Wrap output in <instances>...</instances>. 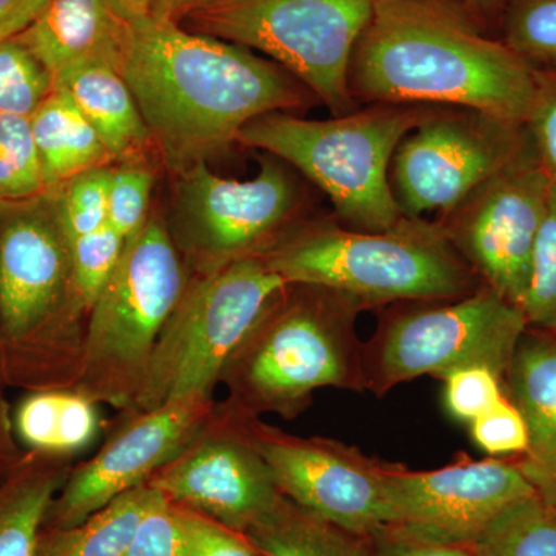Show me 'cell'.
<instances>
[{"instance_id": "6da1fadb", "label": "cell", "mask_w": 556, "mask_h": 556, "mask_svg": "<svg viewBox=\"0 0 556 556\" xmlns=\"http://www.w3.org/2000/svg\"><path fill=\"white\" fill-rule=\"evenodd\" d=\"M118 72L172 177L225 153L260 116L305 101L276 62L164 17L130 25Z\"/></svg>"}, {"instance_id": "7a4b0ae2", "label": "cell", "mask_w": 556, "mask_h": 556, "mask_svg": "<svg viewBox=\"0 0 556 556\" xmlns=\"http://www.w3.org/2000/svg\"><path fill=\"white\" fill-rule=\"evenodd\" d=\"M350 89L354 100L475 110L525 126L535 65L481 33L456 0H376Z\"/></svg>"}, {"instance_id": "3957f363", "label": "cell", "mask_w": 556, "mask_h": 556, "mask_svg": "<svg viewBox=\"0 0 556 556\" xmlns=\"http://www.w3.org/2000/svg\"><path fill=\"white\" fill-rule=\"evenodd\" d=\"M364 300L314 285H288L223 368L229 407L291 420L320 388L364 393Z\"/></svg>"}, {"instance_id": "277c9868", "label": "cell", "mask_w": 556, "mask_h": 556, "mask_svg": "<svg viewBox=\"0 0 556 556\" xmlns=\"http://www.w3.org/2000/svg\"><path fill=\"white\" fill-rule=\"evenodd\" d=\"M263 257L288 285L334 289L371 309L466 298L482 285L441 225L426 218L404 217L382 232L328 219L295 225Z\"/></svg>"}, {"instance_id": "5b68a950", "label": "cell", "mask_w": 556, "mask_h": 556, "mask_svg": "<svg viewBox=\"0 0 556 556\" xmlns=\"http://www.w3.org/2000/svg\"><path fill=\"white\" fill-rule=\"evenodd\" d=\"M60 189L0 203V353L9 368L78 379L84 318Z\"/></svg>"}, {"instance_id": "8992f818", "label": "cell", "mask_w": 556, "mask_h": 556, "mask_svg": "<svg viewBox=\"0 0 556 556\" xmlns=\"http://www.w3.org/2000/svg\"><path fill=\"white\" fill-rule=\"evenodd\" d=\"M426 105L376 104L331 119L268 113L240 131L237 144L262 150L327 193L340 225L382 232L404 215L390 169L402 139L427 115Z\"/></svg>"}, {"instance_id": "52a82bcc", "label": "cell", "mask_w": 556, "mask_h": 556, "mask_svg": "<svg viewBox=\"0 0 556 556\" xmlns=\"http://www.w3.org/2000/svg\"><path fill=\"white\" fill-rule=\"evenodd\" d=\"M188 283L166 218L150 215L91 306L75 390L115 408H134L156 340Z\"/></svg>"}, {"instance_id": "ba28073f", "label": "cell", "mask_w": 556, "mask_h": 556, "mask_svg": "<svg viewBox=\"0 0 556 556\" xmlns=\"http://www.w3.org/2000/svg\"><path fill=\"white\" fill-rule=\"evenodd\" d=\"M376 0H185L186 30L257 50L334 112L354 109L350 65Z\"/></svg>"}, {"instance_id": "9c48e42d", "label": "cell", "mask_w": 556, "mask_h": 556, "mask_svg": "<svg viewBox=\"0 0 556 556\" xmlns=\"http://www.w3.org/2000/svg\"><path fill=\"white\" fill-rule=\"evenodd\" d=\"M287 287L263 255L189 278L153 348L134 408L212 397L233 351Z\"/></svg>"}, {"instance_id": "30bf717a", "label": "cell", "mask_w": 556, "mask_h": 556, "mask_svg": "<svg viewBox=\"0 0 556 556\" xmlns=\"http://www.w3.org/2000/svg\"><path fill=\"white\" fill-rule=\"evenodd\" d=\"M407 303L380 318L364 343L365 386L376 397L422 376L444 380L471 367L504 380L529 328L522 309L485 285L466 298Z\"/></svg>"}, {"instance_id": "8fae6325", "label": "cell", "mask_w": 556, "mask_h": 556, "mask_svg": "<svg viewBox=\"0 0 556 556\" xmlns=\"http://www.w3.org/2000/svg\"><path fill=\"white\" fill-rule=\"evenodd\" d=\"M167 229L195 276L265 255L292 226L300 192L289 166L263 153L248 179L219 177L199 163L174 175Z\"/></svg>"}, {"instance_id": "7c38bea8", "label": "cell", "mask_w": 556, "mask_h": 556, "mask_svg": "<svg viewBox=\"0 0 556 556\" xmlns=\"http://www.w3.org/2000/svg\"><path fill=\"white\" fill-rule=\"evenodd\" d=\"M527 142L525 126L485 113L428 112L405 135L391 161V188L402 215L450 214L517 159Z\"/></svg>"}, {"instance_id": "4fadbf2b", "label": "cell", "mask_w": 556, "mask_h": 556, "mask_svg": "<svg viewBox=\"0 0 556 556\" xmlns=\"http://www.w3.org/2000/svg\"><path fill=\"white\" fill-rule=\"evenodd\" d=\"M554 178L532 141L439 222L482 285L521 308Z\"/></svg>"}, {"instance_id": "5bb4252c", "label": "cell", "mask_w": 556, "mask_h": 556, "mask_svg": "<svg viewBox=\"0 0 556 556\" xmlns=\"http://www.w3.org/2000/svg\"><path fill=\"white\" fill-rule=\"evenodd\" d=\"M241 419L281 495L356 535L388 525L390 464L336 439L292 437L258 417Z\"/></svg>"}, {"instance_id": "9a60e30c", "label": "cell", "mask_w": 556, "mask_h": 556, "mask_svg": "<svg viewBox=\"0 0 556 556\" xmlns=\"http://www.w3.org/2000/svg\"><path fill=\"white\" fill-rule=\"evenodd\" d=\"M386 490L387 526L467 547L508 507L536 495L514 456L477 460L464 453L430 471L390 464Z\"/></svg>"}, {"instance_id": "2e32d148", "label": "cell", "mask_w": 556, "mask_h": 556, "mask_svg": "<svg viewBox=\"0 0 556 556\" xmlns=\"http://www.w3.org/2000/svg\"><path fill=\"white\" fill-rule=\"evenodd\" d=\"M212 397L189 396L137 412L93 459L70 470L51 504L46 529H70L115 497L146 485L211 422Z\"/></svg>"}, {"instance_id": "e0dca14e", "label": "cell", "mask_w": 556, "mask_h": 556, "mask_svg": "<svg viewBox=\"0 0 556 556\" xmlns=\"http://www.w3.org/2000/svg\"><path fill=\"white\" fill-rule=\"evenodd\" d=\"M149 485L178 506L243 535L281 493L236 409L215 412L206 428Z\"/></svg>"}, {"instance_id": "ac0fdd59", "label": "cell", "mask_w": 556, "mask_h": 556, "mask_svg": "<svg viewBox=\"0 0 556 556\" xmlns=\"http://www.w3.org/2000/svg\"><path fill=\"white\" fill-rule=\"evenodd\" d=\"M504 394L529 431L526 452L514 456L519 470L556 508V332L527 328L504 376Z\"/></svg>"}, {"instance_id": "d6986e66", "label": "cell", "mask_w": 556, "mask_h": 556, "mask_svg": "<svg viewBox=\"0 0 556 556\" xmlns=\"http://www.w3.org/2000/svg\"><path fill=\"white\" fill-rule=\"evenodd\" d=\"M129 30L109 0H50L16 38L56 78L64 70L90 62L118 70Z\"/></svg>"}, {"instance_id": "ffe728a7", "label": "cell", "mask_w": 556, "mask_h": 556, "mask_svg": "<svg viewBox=\"0 0 556 556\" xmlns=\"http://www.w3.org/2000/svg\"><path fill=\"white\" fill-rule=\"evenodd\" d=\"M54 87L67 91L116 163L159 160L148 124L118 70L100 62L75 65L54 78Z\"/></svg>"}, {"instance_id": "44dd1931", "label": "cell", "mask_w": 556, "mask_h": 556, "mask_svg": "<svg viewBox=\"0 0 556 556\" xmlns=\"http://www.w3.org/2000/svg\"><path fill=\"white\" fill-rule=\"evenodd\" d=\"M68 473L64 457L31 453L0 479V556H36L47 515Z\"/></svg>"}, {"instance_id": "7402d4cb", "label": "cell", "mask_w": 556, "mask_h": 556, "mask_svg": "<svg viewBox=\"0 0 556 556\" xmlns=\"http://www.w3.org/2000/svg\"><path fill=\"white\" fill-rule=\"evenodd\" d=\"M30 121L47 189L116 164L100 135L60 87H54Z\"/></svg>"}, {"instance_id": "603a6c76", "label": "cell", "mask_w": 556, "mask_h": 556, "mask_svg": "<svg viewBox=\"0 0 556 556\" xmlns=\"http://www.w3.org/2000/svg\"><path fill=\"white\" fill-rule=\"evenodd\" d=\"M243 535L263 556H378L371 536L348 532L285 496Z\"/></svg>"}, {"instance_id": "cb8c5ba5", "label": "cell", "mask_w": 556, "mask_h": 556, "mask_svg": "<svg viewBox=\"0 0 556 556\" xmlns=\"http://www.w3.org/2000/svg\"><path fill=\"white\" fill-rule=\"evenodd\" d=\"M97 404L78 390L36 391L17 407L14 428L31 453L70 456L97 438Z\"/></svg>"}, {"instance_id": "d4e9b609", "label": "cell", "mask_w": 556, "mask_h": 556, "mask_svg": "<svg viewBox=\"0 0 556 556\" xmlns=\"http://www.w3.org/2000/svg\"><path fill=\"white\" fill-rule=\"evenodd\" d=\"M161 495L146 484L70 529H43L36 556H126L139 522Z\"/></svg>"}, {"instance_id": "484cf974", "label": "cell", "mask_w": 556, "mask_h": 556, "mask_svg": "<svg viewBox=\"0 0 556 556\" xmlns=\"http://www.w3.org/2000/svg\"><path fill=\"white\" fill-rule=\"evenodd\" d=\"M477 556H556V508L540 496L518 501L473 544Z\"/></svg>"}, {"instance_id": "4316f807", "label": "cell", "mask_w": 556, "mask_h": 556, "mask_svg": "<svg viewBox=\"0 0 556 556\" xmlns=\"http://www.w3.org/2000/svg\"><path fill=\"white\" fill-rule=\"evenodd\" d=\"M46 190L30 118L0 113V203L33 199Z\"/></svg>"}, {"instance_id": "83f0119b", "label": "cell", "mask_w": 556, "mask_h": 556, "mask_svg": "<svg viewBox=\"0 0 556 556\" xmlns=\"http://www.w3.org/2000/svg\"><path fill=\"white\" fill-rule=\"evenodd\" d=\"M53 89V75L20 39H0V113L30 118Z\"/></svg>"}, {"instance_id": "f1b7e54d", "label": "cell", "mask_w": 556, "mask_h": 556, "mask_svg": "<svg viewBox=\"0 0 556 556\" xmlns=\"http://www.w3.org/2000/svg\"><path fill=\"white\" fill-rule=\"evenodd\" d=\"M521 309L529 328L556 332V179L552 181L547 212L533 248Z\"/></svg>"}, {"instance_id": "f546056e", "label": "cell", "mask_w": 556, "mask_h": 556, "mask_svg": "<svg viewBox=\"0 0 556 556\" xmlns=\"http://www.w3.org/2000/svg\"><path fill=\"white\" fill-rule=\"evenodd\" d=\"M501 40L535 67L556 65V0H508Z\"/></svg>"}, {"instance_id": "4dcf8cb0", "label": "cell", "mask_w": 556, "mask_h": 556, "mask_svg": "<svg viewBox=\"0 0 556 556\" xmlns=\"http://www.w3.org/2000/svg\"><path fill=\"white\" fill-rule=\"evenodd\" d=\"M155 161L116 163L110 167L109 225L130 241L150 218V200L155 186Z\"/></svg>"}, {"instance_id": "1f68e13d", "label": "cell", "mask_w": 556, "mask_h": 556, "mask_svg": "<svg viewBox=\"0 0 556 556\" xmlns=\"http://www.w3.org/2000/svg\"><path fill=\"white\" fill-rule=\"evenodd\" d=\"M70 241L73 278L87 314L123 257L126 241L112 226Z\"/></svg>"}, {"instance_id": "d6a6232c", "label": "cell", "mask_w": 556, "mask_h": 556, "mask_svg": "<svg viewBox=\"0 0 556 556\" xmlns=\"http://www.w3.org/2000/svg\"><path fill=\"white\" fill-rule=\"evenodd\" d=\"M110 167L86 172L58 188L68 240L89 236L109 226Z\"/></svg>"}, {"instance_id": "836d02e7", "label": "cell", "mask_w": 556, "mask_h": 556, "mask_svg": "<svg viewBox=\"0 0 556 556\" xmlns=\"http://www.w3.org/2000/svg\"><path fill=\"white\" fill-rule=\"evenodd\" d=\"M126 556H193L192 536L181 508L161 493L139 522Z\"/></svg>"}, {"instance_id": "e575fe53", "label": "cell", "mask_w": 556, "mask_h": 556, "mask_svg": "<svg viewBox=\"0 0 556 556\" xmlns=\"http://www.w3.org/2000/svg\"><path fill=\"white\" fill-rule=\"evenodd\" d=\"M442 382L445 408L459 422H473L506 396L503 378L484 367L459 369Z\"/></svg>"}, {"instance_id": "d590c367", "label": "cell", "mask_w": 556, "mask_h": 556, "mask_svg": "<svg viewBox=\"0 0 556 556\" xmlns=\"http://www.w3.org/2000/svg\"><path fill=\"white\" fill-rule=\"evenodd\" d=\"M468 426L475 444L489 456H519L529 444L525 417L506 396Z\"/></svg>"}, {"instance_id": "8d00e7d4", "label": "cell", "mask_w": 556, "mask_h": 556, "mask_svg": "<svg viewBox=\"0 0 556 556\" xmlns=\"http://www.w3.org/2000/svg\"><path fill=\"white\" fill-rule=\"evenodd\" d=\"M525 127L541 164L556 179V65L535 67V91Z\"/></svg>"}, {"instance_id": "74e56055", "label": "cell", "mask_w": 556, "mask_h": 556, "mask_svg": "<svg viewBox=\"0 0 556 556\" xmlns=\"http://www.w3.org/2000/svg\"><path fill=\"white\" fill-rule=\"evenodd\" d=\"M179 508L192 536L193 556H263L241 533L218 525L199 511Z\"/></svg>"}, {"instance_id": "f35d334b", "label": "cell", "mask_w": 556, "mask_h": 556, "mask_svg": "<svg viewBox=\"0 0 556 556\" xmlns=\"http://www.w3.org/2000/svg\"><path fill=\"white\" fill-rule=\"evenodd\" d=\"M371 541L378 556H477L473 547L426 540L394 526L380 527Z\"/></svg>"}, {"instance_id": "ab89813d", "label": "cell", "mask_w": 556, "mask_h": 556, "mask_svg": "<svg viewBox=\"0 0 556 556\" xmlns=\"http://www.w3.org/2000/svg\"><path fill=\"white\" fill-rule=\"evenodd\" d=\"M50 0H0V39L16 38L49 5Z\"/></svg>"}, {"instance_id": "60d3db41", "label": "cell", "mask_w": 556, "mask_h": 556, "mask_svg": "<svg viewBox=\"0 0 556 556\" xmlns=\"http://www.w3.org/2000/svg\"><path fill=\"white\" fill-rule=\"evenodd\" d=\"M121 20L129 25L138 24L152 16L153 0H109Z\"/></svg>"}, {"instance_id": "b9f144b4", "label": "cell", "mask_w": 556, "mask_h": 556, "mask_svg": "<svg viewBox=\"0 0 556 556\" xmlns=\"http://www.w3.org/2000/svg\"><path fill=\"white\" fill-rule=\"evenodd\" d=\"M13 444L10 438V424L7 417L5 407H3L2 397H0V479L14 467Z\"/></svg>"}, {"instance_id": "7bdbcfd3", "label": "cell", "mask_w": 556, "mask_h": 556, "mask_svg": "<svg viewBox=\"0 0 556 556\" xmlns=\"http://www.w3.org/2000/svg\"><path fill=\"white\" fill-rule=\"evenodd\" d=\"M464 7L468 11H473L478 14H503L504 9L508 3V0H460Z\"/></svg>"}, {"instance_id": "ee69618b", "label": "cell", "mask_w": 556, "mask_h": 556, "mask_svg": "<svg viewBox=\"0 0 556 556\" xmlns=\"http://www.w3.org/2000/svg\"><path fill=\"white\" fill-rule=\"evenodd\" d=\"M185 0H153L152 16L164 17V20H174L179 7Z\"/></svg>"}]
</instances>
